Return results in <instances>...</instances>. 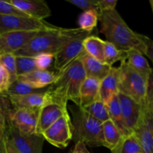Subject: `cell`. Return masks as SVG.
I'll return each instance as SVG.
<instances>
[{"mask_svg": "<svg viewBox=\"0 0 153 153\" xmlns=\"http://www.w3.org/2000/svg\"><path fill=\"white\" fill-rule=\"evenodd\" d=\"M55 27L44 21L30 17L0 14V35L13 31H45Z\"/></svg>", "mask_w": 153, "mask_h": 153, "instance_id": "obj_7", "label": "cell"}, {"mask_svg": "<svg viewBox=\"0 0 153 153\" xmlns=\"http://www.w3.org/2000/svg\"><path fill=\"white\" fill-rule=\"evenodd\" d=\"M117 96L124 123L128 132L132 134L144 114L145 108L135 100L122 93L118 92Z\"/></svg>", "mask_w": 153, "mask_h": 153, "instance_id": "obj_10", "label": "cell"}, {"mask_svg": "<svg viewBox=\"0 0 153 153\" xmlns=\"http://www.w3.org/2000/svg\"><path fill=\"white\" fill-rule=\"evenodd\" d=\"M100 81L94 78L86 77L81 85L79 97L80 108L86 107L100 97Z\"/></svg>", "mask_w": 153, "mask_h": 153, "instance_id": "obj_20", "label": "cell"}, {"mask_svg": "<svg viewBox=\"0 0 153 153\" xmlns=\"http://www.w3.org/2000/svg\"><path fill=\"white\" fill-rule=\"evenodd\" d=\"M10 85V79L8 73L2 66L0 65V93L1 94L7 91Z\"/></svg>", "mask_w": 153, "mask_h": 153, "instance_id": "obj_37", "label": "cell"}, {"mask_svg": "<svg viewBox=\"0 0 153 153\" xmlns=\"http://www.w3.org/2000/svg\"><path fill=\"white\" fill-rule=\"evenodd\" d=\"M91 34L92 33L85 34L71 40L59 52L55 55L53 64L55 69L58 71L57 73L64 70L72 62L80 58L86 53L84 49L83 41Z\"/></svg>", "mask_w": 153, "mask_h": 153, "instance_id": "obj_9", "label": "cell"}, {"mask_svg": "<svg viewBox=\"0 0 153 153\" xmlns=\"http://www.w3.org/2000/svg\"><path fill=\"white\" fill-rule=\"evenodd\" d=\"M102 132L105 146L111 151L116 147L121 139L124 137L111 120L102 123Z\"/></svg>", "mask_w": 153, "mask_h": 153, "instance_id": "obj_23", "label": "cell"}, {"mask_svg": "<svg viewBox=\"0 0 153 153\" xmlns=\"http://www.w3.org/2000/svg\"><path fill=\"white\" fill-rule=\"evenodd\" d=\"M70 110L72 114L73 140L75 143L82 141L90 147L105 146L102 123L76 105L70 106Z\"/></svg>", "mask_w": 153, "mask_h": 153, "instance_id": "obj_4", "label": "cell"}, {"mask_svg": "<svg viewBox=\"0 0 153 153\" xmlns=\"http://www.w3.org/2000/svg\"><path fill=\"white\" fill-rule=\"evenodd\" d=\"M107 108L110 120L117 127V128L122 133L123 135L128 136L129 134H131L128 132L126 127L125 123H124L122 112H121L119 97H118L117 94L114 95L111 99L110 101L108 102Z\"/></svg>", "mask_w": 153, "mask_h": 153, "instance_id": "obj_22", "label": "cell"}, {"mask_svg": "<svg viewBox=\"0 0 153 153\" xmlns=\"http://www.w3.org/2000/svg\"><path fill=\"white\" fill-rule=\"evenodd\" d=\"M86 78L80 58L72 62L64 70L57 73L55 82L46 89L50 102H56L67 107L68 101L80 106L81 85Z\"/></svg>", "mask_w": 153, "mask_h": 153, "instance_id": "obj_2", "label": "cell"}, {"mask_svg": "<svg viewBox=\"0 0 153 153\" xmlns=\"http://www.w3.org/2000/svg\"><path fill=\"white\" fill-rule=\"evenodd\" d=\"M144 40L146 45V49L145 55L148 57L153 64V40L147 36L144 35Z\"/></svg>", "mask_w": 153, "mask_h": 153, "instance_id": "obj_39", "label": "cell"}, {"mask_svg": "<svg viewBox=\"0 0 153 153\" xmlns=\"http://www.w3.org/2000/svg\"><path fill=\"white\" fill-rule=\"evenodd\" d=\"M127 51L119 49L114 44L104 40V62L112 67L117 61H126Z\"/></svg>", "mask_w": 153, "mask_h": 153, "instance_id": "obj_27", "label": "cell"}, {"mask_svg": "<svg viewBox=\"0 0 153 153\" xmlns=\"http://www.w3.org/2000/svg\"><path fill=\"white\" fill-rule=\"evenodd\" d=\"M119 68L112 67L108 74L100 82V97L106 105L119 91Z\"/></svg>", "mask_w": 153, "mask_h": 153, "instance_id": "obj_18", "label": "cell"}, {"mask_svg": "<svg viewBox=\"0 0 153 153\" xmlns=\"http://www.w3.org/2000/svg\"><path fill=\"white\" fill-rule=\"evenodd\" d=\"M34 58H35V63L37 70H47V69L50 67L52 64H54L55 55L47 53L40 54L34 57Z\"/></svg>", "mask_w": 153, "mask_h": 153, "instance_id": "obj_33", "label": "cell"}, {"mask_svg": "<svg viewBox=\"0 0 153 153\" xmlns=\"http://www.w3.org/2000/svg\"><path fill=\"white\" fill-rule=\"evenodd\" d=\"M117 0H98L99 13L116 9Z\"/></svg>", "mask_w": 153, "mask_h": 153, "instance_id": "obj_38", "label": "cell"}, {"mask_svg": "<svg viewBox=\"0 0 153 153\" xmlns=\"http://www.w3.org/2000/svg\"><path fill=\"white\" fill-rule=\"evenodd\" d=\"M8 1L32 19L43 21L52 15V10L43 0H9Z\"/></svg>", "mask_w": 153, "mask_h": 153, "instance_id": "obj_14", "label": "cell"}, {"mask_svg": "<svg viewBox=\"0 0 153 153\" xmlns=\"http://www.w3.org/2000/svg\"><path fill=\"white\" fill-rule=\"evenodd\" d=\"M126 62L132 70L141 75L146 81L152 73V69L144 55L136 49L127 51Z\"/></svg>", "mask_w": 153, "mask_h": 153, "instance_id": "obj_21", "label": "cell"}, {"mask_svg": "<svg viewBox=\"0 0 153 153\" xmlns=\"http://www.w3.org/2000/svg\"><path fill=\"white\" fill-rule=\"evenodd\" d=\"M67 2L76 6L84 11L96 10L99 11L98 0H66Z\"/></svg>", "mask_w": 153, "mask_h": 153, "instance_id": "obj_36", "label": "cell"}, {"mask_svg": "<svg viewBox=\"0 0 153 153\" xmlns=\"http://www.w3.org/2000/svg\"><path fill=\"white\" fill-rule=\"evenodd\" d=\"M57 73L55 74L49 70H36L29 73L18 76L17 79L28 82L37 89H44L55 81Z\"/></svg>", "mask_w": 153, "mask_h": 153, "instance_id": "obj_19", "label": "cell"}, {"mask_svg": "<svg viewBox=\"0 0 153 153\" xmlns=\"http://www.w3.org/2000/svg\"><path fill=\"white\" fill-rule=\"evenodd\" d=\"M99 22V11L91 10L84 11L80 14L78 19V23L80 29L86 32L92 33Z\"/></svg>", "mask_w": 153, "mask_h": 153, "instance_id": "obj_29", "label": "cell"}, {"mask_svg": "<svg viewBox=\"0 0 153 153\" xmlns=\"http://www.w3.org/2000/svg\"><path fill=\"white\" fill-rule=\"evenodd\" d=\"M111 153H142L141 148L137 138L133 134L124 136Z\"/></svg>", "mask_w": 153, "mask_h": 153, "instance_id": "obj_28", "label": "cell"}, {"mask_svg": "<svg viewBox=\"0 0 153 153\" xmlns=\"http://www.w3.org/2000/svg\"><path fill=\"white\" fill-rule=\"evenodd\" d=\"M40 31H23L0 35V55L14 54L25 46Z\"/></svg>", "mask_w": 153, "mask_h": 153, "instance_id": "obj_12", "label": "cell"}, {"mask_svg": "<svg viewBox=\"0 0 153 153\" xmlns=\"http://www.w3.org/2000/svg\"><path fill=\"white\" fill-rule=\"evenodd\" d=\"M0 14L13 15V16L29 17L25 13H24L23 12L15 7L8 1H1V0H0Z\"/></svg>", "mask_w": 153, "mask_h": 153, "instance_id": "obj_35", "label": "cell"}, {"mask_svg": "<svg viewBox=\"0 0 153 153\" xmlns=\"http://www.w3.org/2000/svg\"><path fill=\"white\" fill-rule=\"evenodd\" d=\"M0 153H6L5 140L0 137Z\"/></svg>", "mask_w": 153, "mask_h": 153, "instance_id": "obj_42", "label": "cell"}, {"mask_svg": "<svg viewBox=\"0 0 153 153\" xmlns=\"http://www.w3.org/2000/svg\"><path fill=\"white\" fill-rule=\"evenodd\" d=\"M0 94H1V93H0Z\"/></svg>", "mask_w": 153, "mask_h": 153, "instance_id": "obj_44", "label": "cell"}, {"mask_svg": "<svg viewBox=\"0 0 153 153\" xmlns=\"http://www.w3.org/2000/svg\"><path fill=\"white\" fill-rule=\"evenodd\" d=\"M16 57V68L17 77L37 70L34 57Z\"/></svg>", "mask_w": 153, "mask_h": 153, "instance_id": "obj_30", "label": "cell"}, {"mask_svg": "<svg viewBox=\"0 0 153 153\" xmlns=\"http://www.w3.org/2000/svg\"><path fill=\"white\" fill-rule=\"evenodd\" d=\"M45 91H42V89H37L28 82L16 79V81L10 84L7 91L1 94L0 97H4V98H8L10 97L24 96L27 95V94H34V93L43 92Z\"/></svg>", "mask_w": 153, "mask_h": 153, "instance_id": "obj_25", "label": "cell"}, {"mask_svg": "<svg viewBox=\"0 0 153 153\" xmlns=\"http://www.w3.org/2000/svg\"><path fill=\"white\" fill-rule=\"evenodd\" d=\"M99 22L100 31L105 36L106 41L119 49L126 51L136 49L145 55L146 45L144 35L130 28L116 9L100 12Z\"/></svg>", "mask_w": 153, "mask_h": 153, "instance_id": "obj_1", "label": "cell"}, {"mask_svg": "<svg viewBox=\"0 0 153 153\" xmlns=\"http://www.w3.org/2000/svg\"><path fill=\"white\" fill-rule=\"evenodd\" d=\"M44 140L58 148L64 149L73 140L71 118L70 114L64 115L55 121L41 134Z\"/></svg>", "mask_w": 153, "mask_h": 153, "instance_id": "obj_8", "label": "cell"}, {"mask_svg": "<svg viewBox=\"0 0 153 153\" xmlns=\"http://www.w3.org/2000/svg\"><path fill=\"white\" fill-rule=\"evenodd\" d=\"M83 46L87 54L104 62V40L91 34L84 40Z\"/></svg>", "mask_w": 153, "mask_h": 153, "instance_id": "obj_24", "label": "cell"}, {"mask_svg": "<svg viewBox=\"0 0 153 153\" xmlns=\"http://www.w3.org/2000/svg\"><path fill=\"white\" fill-rule=\"evenodd\" d=\"M120 93L131 97L137 102L145 107L147 81L131 68L126 61L120 62L119 67Z\"/></svg>", "mask_w": 153, "mask_h": 153, "instance_id": "obj_5", "label": "cell"}, {"mask_svg": "<svg viewBox=\"0 0 153 153\" xmlns=\"http://www.w3.org/2000/svg\"><path fill=\"white\" fill-rule=\"evenodd\" d=\"M70 153H91L87 148V146L85 143L79 141L76 143L75 148L73 151Z\"/></svg>", "mask_w": 153, "mask_h": 153, "instance_id": "obj_40", "label": "cell"}, {"mask_svg": "<svg viewBox=\"0 0 153 153\" xmlns=\"http://www.w3.org/2000/svg\"><path fill=\"white\" fill-rule=\"evenodd\" d=\"M10 102L5 100V98L0 97V137L5 140L6 120L10 111Z\"/></svg>", "mask_w": 153, "mask_h": 153, "instance_id": "obj_32", "label": "cell"}, {"mask_svg": "<svg viewBox=\"0 0 153 153\" xmlns=\"http://www.w3.org/2000/svg\"></svg>", "mask_w": 153, "mask_h": 153, "instance_id": "obj_45", "label": "cell"}, {"mask_svg": "<svg viewBox=\"0 0 153 153\" xmlns=\"http://www.w3.org/2000/svg\"><path fill=\"white\" fill-rule=\"evenodd\" d=\"M5 150L6 153H19L7 141H5Z\"/></svg>", "mask_w": 153, "mask_h": 153, "instance_id": "obj_41", "label": "cell"}, {"mask_svg": "<svg viewBox=\"0 0 153 153\" xmlns=\"http://www.w3.org/2000/svg\"><path fill=\"white\" fill-rule=\"evenodd\" d=\"M78 28H55L40 31L25 46L15 52V56L35 57L40 54L56 55L71 40L90 34Z\"/></svg>", "mask_w": 153, "mask_h": 153, "instance_id": "obj_3", "label": "cell"}, {"mask_svg": "<svg viewBox=\"0 0 153 153\" xmlns=\"http://www.w3.org/2000/svg\"><path fill=\"white\" fill-rule=\"evenodd\" d=\"M46 91L24 96L10 97L6 99L9 100L14 110L20 108H41L45 105L50 102Z\"/></svg>", "mask_w": 153, "mask_h": 153, "instance_id": "obj_16", "label": "cell"}, {"mask_svg": "<svg viewBox=\"0 0 153 153\" xmlns=\"http://www.w3.org/2000/svg\"><path fill=\"white\" fill-rule=\"evenodd\" d=\"M82 108L87 113L89 114L91 116H92L93 117L102 123L110 120L107 105L102 101L100 97H99L97 100H96L94 102L90 104L89 105Z\"/></svg>", "mask_w": 153, "mask_h": 153, "instance_id": "obj_26", "label": "cell"}, {"mask_svg": "<svg viewBox=\"0 0 153 153\" xmlns=\"http://www.w3.org/2000/svg\"><path fill=\"white\" fill-rule=\"evenodd\" d=\"M67 107L56 102H49L40 109L36 134H41L56 120L68 114Z\"/></svg>", "mask_w": 153, "mask_h": 153, "instance_id": "obj_13", "label": "cell"}, {"mask_svg": "<svg viewBox=\"0 0 153 153\" xmlns=\"http://www.w3.org/2000/svg\"><path fill=\"white\" fill-rule=\"evenodd\" d=\"M9 114V113H8ZM5 141L19 153H42L44 138L41 134H25L19 132L9 120H6Z\"/></svg>", "mask_w": 153, "mask_h": 153, "instance_id": "obj_6", "label": "cell"}, {"mask_svg": "<svg viewBox=\"0 0 153 153\" xmlns=\"http://www.w3.org/2000/svg\"><path fill=\"white\" fill-rule=\"evenodd\" d=\"M86 77L97 79L101 82L110 72L112 67L85 53L80 58Z\"/></svg>", "mask_w": 153, "mask_h": 153, "instance_id": "obj_17", "label": "cell"}, {"mask_svg": "<svg viewBox=\"0 0 153 153\" xmlns=\"http://www.w3.org/2000/svg\"><path fill=\"white\" fill-rule=\"evenodd\" d=\"M0 65L2 66L8 73L10 79V84L17 79L16 68V57L13 54L0 55Z\"/></svg>", "mask_w": 153, "mask_h": 153, "instance_id": "obj_31", "label": "cell"}, {"mask_svg": "<svg viewBox=\"0 0 153 153\" xmlns=\"http://www.w3.org/2000/svg\"><path fill=\"white\" fill-rule=\"evenodd\" d=\"M149 4H150V6H151V9H152V14H153V0H150V1H149Z\"/></svg>", "mask_w": 153, "mask_h": 153, "instance_id": "obj_43", "label": "cell"}, {"mask_svg": "<svg viewBox=\"0 0 153 153\" xmlns=\"http://www.w3.org/2000/svg\"><path fill=\"white\" fill-rule=\"evenodd\" d=\"M137 138L142 153H153V115L145 110L144 114L132 133Z\"/></svg>", "mask_w": 153, "mask_h": 153, "instance_id": "obj_15", "label": "cell"}, {"mask_svg": "<svg viewBox=\"0 0 153 153\" xmlns=\"http://www.w3.org/2000/svg\"><path fill=\"white\" fill-rule=\"evenodd\" d=\"M144 108L146 111L153 115V69L147 81Z\"/></svg>", "mask_w": 153, "mask_h": 153, "instance_id": "obj_34", "label": "cell"}, {"mask_svg": "<svg viewBox=\"0 0 153 153\" xmlns=\"http://www.w3.org/2000/svg\"><path fill=\"white\" fill-rule=\"evenodd\" d=\"M40 109H10L8 114L9 120L12 125L22 134H34L36 133Z\"/></svg>", "mask_w": 153, "mask_h": 153, "instance_id": "obj_11", "label": "cell"}]
</instances>
